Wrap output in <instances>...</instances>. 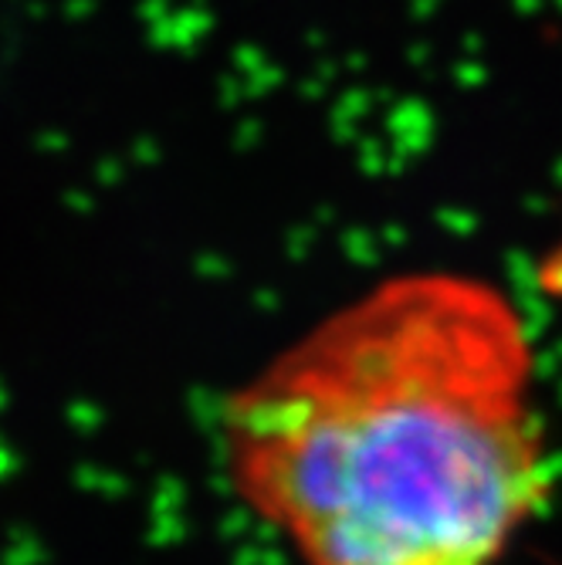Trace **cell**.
I'll list each match as a JSON object with an SVG mask.
<instances>
[{
  "label": "cell",
  "mask_w": 562,
  "mask_h": 565,
  "mask_svg": "<svg viewBox=\"0 0 562 565\" xmlns=\"http://www.w3.org/2000/svg\"><path fill=\"white\" fill-rule=\"evenodd\" d=\"M218 437L298 565H501L555 481L532 326L465 271L332 308L227 393Z\"/></svg>",
  "instance_id": "6da1fadb"
}]
</instances>
